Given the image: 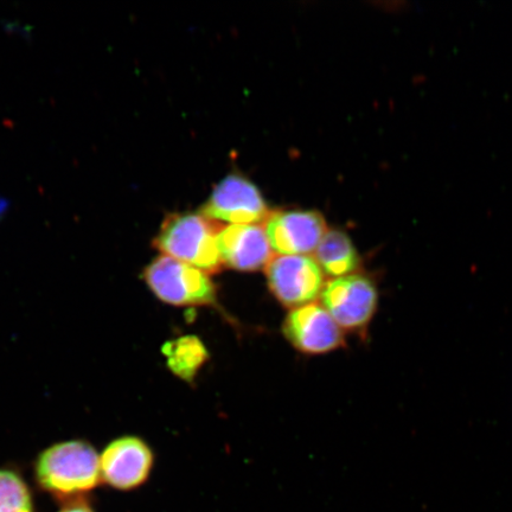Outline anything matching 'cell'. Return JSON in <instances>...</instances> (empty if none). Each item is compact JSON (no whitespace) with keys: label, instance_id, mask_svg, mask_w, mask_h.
Returning <instances> with one entry per match:
<instances>
[{"label":"cell","instance_id":"cell-11","mask_svg":"<svg viewBox=\"0 0 512 512\" xmlns=\"http://www.w3.org/2000/svg\"><path fill=\"white\" fill-rule=\"evenodd\" d=\"M315 260L324 275L332 279L360 273L361 256L342 230H328L316 249Z\"/></svg>","mask_w":512,"mask_h":512},{"label":"cell","instance_id":"cell-10","mask_svg":"<svg viewBox=\"0 0 512 512\" xmlns=\"http://www.w3.org/2000/svg\"><path fill=\"white\" fill-rule=\"evenodd\" d=\"M223 266L241 272L266 268L273 258L266 230L261 224H230L216 238Z\"/></svg>","mask_w":512,"mask_h":512},{"label":"cell","instance_id":"cell-5","mask_svg":"<svg viewBox=\"0 0 512 512\" xmlns=\"http://www.w3.org/2000/svg\"><path fill=\"white\" fill-rule=\"evenodd\" d=\"M265 270L273 296L288 309L315 304L322 296L325 275L315 258L277 255L273 256Z\"/></svg>","mask_w":512,"mask_h":512},{"label":"cell","instance_id":"cell-14","mask_svg":"<svg viewBox=\"0 0 512 512\" xmlns=\"http://www.w3.org/2000/svg\"><path fill=\"white\" fill-rule=\"evenodd\" d=\"M60 512H93V510L85 504H74L72 507L66 508Z\"/></svg>","mask_w":512,"mask_h":512},{"label":"cell","instance_id":"cell-12","mask_svg":"<svg viewBox=\"0 0 512 512\" xmlns=\"http://www.w3.org/2000/svg\"><path fill=\"white\" fill-rule=\"evenodd\" d=\"M169 369L179 379L195 380L198 371L209 360V352L201 339L196 336H183L164 344L162 349Z\"/></svg>","mask_w":512,"mask_h":512},{"label":"cell","instance_id":"cell-6","mask_svg":"<svg viewBox=\"0 0 512 512\" xmlns=\"http://www.w3.org/2000/svg\"><path fill=\"white\" fill-rule=\"evenodd\" d=\"M200 214L216 222L259 224L266 222L271 211L256 185L240 175H230L216 185Z\"/></svg>","mask_w":512,"mask_h":512},{"label":"cell","instance_id":"cell-8","mask_svg":"<svg viewBox=\"0 0 512 512\" xmlns=\"http://www.w3.org/2000/svg\"><path fill=\"white\" fill-rule=\"evenodd\" d=\"M284 335L304 354L322 355L344 347V332L330 313L317 303L291 310L285 319Z\"/></svg>","mask_w":512,"mask_h":512},{"label":"cell","instance_id":"cell-4","mask_svg":"<svg viewBox=\"0 0 512 512\" xmlns=\"http://www.w3.org/2000/svg\"><path fill=\"white\" fill-rule=\"evenodd\" d=\"M319 299L343 331L363 335L376 315L380 293L373 279L356 273L328 281Z\"/></svg>","mask_w":512,"mask_h":512},{"label":"cell","instance_id":"cell-3","mask_svg":"<svg viewBox=\"0 0 512 512\" xmlns=\"http://www.w3.org/2000/svg\"><path fill=\"white\" fill-rule=\"evenodd\" d=\"M143 278L151 292L172 306L216 304V287L207 273L170 256L160 255L145 268Z\"/></svg>","mask_w":512,"mask_h":512},{"label":"cell","instance_id":"cell-9","mask_svg":"<svg viewBox=\"0 0 512 512\" xmlns=\"http://www.w3.org/2000/svg\"><path fill=\"white\" fill-rule=\"evenodd\" d=\"M152 467L151 448L138 437L115 439L100 456L101 478L118 490H132L144 484Z\"/></svg>","mask_w":512,"mask_h":512},{"label":"cell","instance_id":"cell-13","mask_svg":"<svg viewBox=\"0 0 512 512\" xmlns=\"http://www.w3.org/2000/svg\"><path fill=\"white\" fill-rule=\"evenodd\" d=\"M0 512H34L28 485L11 470L0 469Z\"/></svg>","mask_w":512,"mask_h":512},{"label":"cell","instance_id":"cell-1","mask_svg":"<svg viewBox=\"0 0 512 512\" xmlns=\"http://www.w3.org/2000/svg\"><path fill=\"white\" fill-rule=\"evenodd\" d=\"M35 473L38 484L50 494L59 497L86 494L100 482V456L86 441H63L40 454Z\"/></svg>","mask_w":512,"mask_h":512},{"label":"cell","instance_id":"cell-2","mask_svg":"<svg viewBox=\"0 0 512 512\" xmlns=\"http://www.w3.org/2000/svg\"><path fill=\"white\" fill-rule=\"evenodd\" d=\"M221 229V224L201 214H175L164 221L153 246L162 255L216 274L223 268L216 242Z\"/></svg>","mask_w":512,"mask_h":512},{"label":"cell","instance_id":"cell-7","mask_svg":"<svg viewBox=\"0 0 512 512\" xmlns=\"http://www.w3.org/2000/svg\"><path fill=\"white\" fill-rule=\"evenodd\" d=\"M265 230L272 251L278 255H309L316 252L328 226L317 211H278L271 213Z\"/></svg>","mask_w":512,"mask_h":512}]
</instances>
